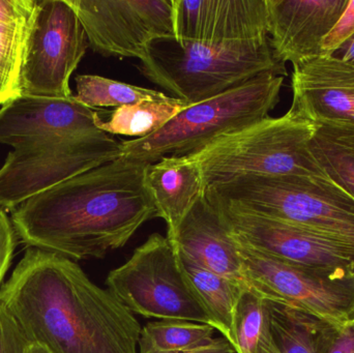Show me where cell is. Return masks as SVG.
<instances>
[{
	"label": "cell",
	"mask_w": 354,
	"mask_h": 353,
	"mask_svg": "<svg viewBox=\"0 0 354 353\" xmlns=\"http://www.w3.org/2000/svg\"><path fill=\"white\" fill-rule=\"evenodd\" d=\"M108 290L133 314L160 321H185L210 325L189 290L174 245L159 233L110 271Z\"/></svg>",
	"instance_id": "8"
},
{
	"label": "cell",
	"mask_w": 354,
	"mask_h": 353,
	"mask_svg": "<svg viewBox=\"0 0 354 353\" xmlns=\"http://www.w3.org/2000/svg\"><path fill=\"white\" fill-rule=\"evenodd\" d=\"M95 53L145 59L149 45L176 37L174 0H70Z\"/></svg>",
	"instance_id": "12"
},
{
	"label": "cell",
	"mask_w": 354,
	"mask_h": 353,
	"mask_svg": "<svg viewBox=\"0 0 354 353\" xmlns=\"http://www.w3.org/2000/svg\"><path fill=\"white\" fill-rule=\"evenodd\" d=\"M28 344L16 323L0 306V353H24Z\"/></svg>",
	"instance_id": "28"
},
{
	"label": "cell",
	"mask_w": 354,
	"mask_h": 353,
	"mask_svg": "<svg viewBox=\"0 0 354 353\" xmlns=\"http://www.w3.org/2000/svg\"><path fill=\"white\" fill-rule=\"evenodd\" d=\"M149 166L122 155L31 197L12 211L17 238L73 261L122 248L158 218L145 184Z\"/></svg>",
	"instance_id": "2"
},
{
	"label": "cell",
	"mask_w": 354,
	"mask_h": 353,
	"mask_svg": "<svg viewBox=\"0 0 354 353\" xmlns=\"http://www.w3.org/2000/svg\"><path fill=\"white\" fill-rule=\"evenodd\" d=\"M270 302V300H268ZM272 347L266 353H324L338 327L270 302Z\"/></svg>",
	"instance_id": "20"
},
{
	"label": "cell",
	"mask_w": 354,
	"mask_h": 353,
	"mask_svg": "<svg viewBox=\"0 0 354 353\" xmlns=\"http://www.w3.org/2000/svg\"><path fill=\"white\" fill-rule=\"evenodd\" d=\"M183 278L210 321L234 347V316L239 298L245 286L200 267L177 252Z\"/></svg>",
	"instance_id": "19"
},
{
	"label": "cell",
	"mask_w": 354,
	"mask_h": 353,
	"mask_svg": "<svg viewBox=\"0 0 354 353\" xmlns=\"http://www.w3.org/2000/svg\"><path fill=\"white\" fill-rule=\"evenodd\" d=\"M283 82L284 77L266 73L187 106L155 134L122 142L124 157L151 165L164 158L196 153L225 135L268 117L280 102Z\"/></svg>",
	"instance_id": "6"
},
{
	"label": "cell",
	"mask_w": 354,
	"mask_h": 353,
	"mask_svg": "<svg viewBox=\"0 0 354 353\" xmlns=\"http://www.w3.org/2000/svg\"><path fill=\"white\" fill-rule=\"evenodd\" d=\"M24 353H51L43 346L37 344H28Z\"/></svg>",
	"instance_id": "34"
},
{
	"label": "cell",
	"mask_w": 354,
	"mask_h": 353,
	"mask_svg": "<svg viewBox=\"0 0 354 353\" xmlns=\"http://www.w3.org/2000/svg\"><path fill=\"white\" fill-rule=\"evenodd\" d=\"M349 0H266L274 57L295 64L322 55V41Z\"/></svg>",
	"instance_id": "15"
},
{
	"label": "cell",
	"mask_w": 354,
	"mask_h": 353,
	"mask_svg": "<svg viewBox=\"0 0 354 353\" xmlns=\"http://www.w3.org/2000/svg\"><path fill=\"white\" fill-rule=\"evenodd\" d=\"M176 39L220 44L268 37L266 0H174Z\"/></svg>",
	"instance_id": "14"
},
{
	"label": "cell",
	"mask_w": 354,
	"mask_h": 353,
	"mask_svg": "<svg viewBox=\"0 0 354 353\" xmlns=\"http://www.w3.org/2000/svg\"><path fill=\"white\" fill-rule=\"evenodd\" d=\"M354 35V0H349L338 22L322 41V55L332 56Z\"/></svg>",
	"instance_id": "27"
},
{
	"label": "cell",
	"mask_w": 354,
	"mask_h": 353,
	"mask_svg": "<svg viewBox=\"0 0 354 353\" xmlns=\"http://www.w3.org/2000/svg\"><path fill=\"white\" fill-rule=\"evenodd\" d=\"M212 325L185 321H151L141 327L138 353H183L214 341Z\"/></svg>",
	"instance_id": "24"
},
{
	"label": "cell",
	"mask_w": 354,
	"mask_h": 353,
	"mask_svg": "<svg viewBox=\"0 0 354 353\" xmlns=\"http://www.w3.org/2000/svg\"><path fill=\"white\" fill-rule=\"evenodd\" d=\"M237 245L248 289L333 327H346L354 310V278L336 277L287 265Z\"/></svg>",
	"instance_id": "10"
},
{
	"label": "cell",
	"mask_w": 354,
	"mask_h": 353,
	"mask_svg": "<svg viewBox=\"0 0 354 353\" xmlns=\"http://www.w3.org/2000/svg\"><path fill=\"white\" fill-rule=\"evenodd\" d=\"M346 325H354V310L351 312V314L349 315L348 321H347Z\"/></svg>",
	"instance_id": "35"
},
{
	"label": "cell",
	"mask_w": 354,
	"mask_h": 353,
	"mask_svg": "<svg viewBox=\"0 0 354 353\" xmlns=\"http://www.w3.org/2000/svg\"><path fill=\"white\" fill-rule=\"evenodd\" d=\"M209 201L218 209L239 244L287 265L336 277L354 278L351 245L301 226Z\"/></svg>",
	"instance_id": "11"
},
{
	"label": "cell",
	"mask_w": 354,
	"mask_h": 353,
	"mask_svg": "<svg viewBox=\"0 0 354 353\" xmlns=\"http://www.w3.org/2000/svg\"><path fill=\"white\" fill-rule=\"evenodd\" d=\"M37 1L21 14L0 22V105L21 97V74L31 17Z\"/></svg>",
	"instance_id": "23"
},
{
	"label": "cell",
	"mask_w": 354,
	"mask_h": 353,
	"mask_svg": "<svg viewBox=\"0 0 354 353\" xmlns=\"http://www.w3.org/2000/svg\"><path fill=\"white\" fill-rule=\"evenodd\" d=\"M89 47L70 0L37 1L21 74L23 97L68 99L70 79Z\"/></svg>",
	"instance_id": "9"
},
{
	"label": "cell",
	"mask_w": 354,
	"mask_h": 353,
	"mask_svg": "<svg viewBox=\"0 0 354 353\" xmlns=\"http://www.w3.org/2000/svg\"><path fill=\"white\" fill-rule=\"evenodd\" d=\"M209 200L320 232L354 247V198L328 178L241 175L208 187Z\"/></svg>",
	"instance_id": "4"
},
{
	"label": "cell",
	"mask_w": 354,
	"mask_h": 353,
	"mask_svg": "<svg viewBox=\"0 0 354 353\" xmlns=\"http://www.w3.org/2000/svg\"><path fill=\"white\" fill-rule=\"evenodd\" d=\"M151 82L187 106L234 88L266 73L286 76L285 64L274 57L270 37L208 44L163 37L149 45L137 64Z\"/></svg>",
	"instance_id": "3"
},
{
	"label": "cell",
	"mask_w": 354,
	"mask_h": 353,
	"mask_svg": "<svg viewBox=\"0 0 354 353\" xmlns=\"http://www.w3.org/2000/svg\"><path fill=\"white\" fill-rule=\"evenodd\" d=\"M183 353H237L228 340L224 337L214 338V341L206 345L199 346Z\"/></svg>",
	"instance_id": "32"
},
{
	"label": "cell",
	"mask_w": 354,
	"mask_h": 353,
	"mask_svg": "<svg viewBox=\"0 0 354 353\" xmlns=\"http://www.w3.org/2000/svg\"><path fill=\"white\" fill-rule=\"evenodd\" d=\"M187 104L172 97L169 101H142L133 105L116 108L108 120H97L100 130L109 135L145 138L163 128Z\"/></svg>",
	"instance_id": "22"
},
{
	"label": "cell",
	"mask_w": 354,
	"mask_h": 353,
	"mask_svg": "<svg viewBox=\"0 0 354 353\" xmlns=\"http://www.w3.org/2000/svg\"><path fill=\"white\" fill-rule=\"evenodd\" d=\"M30 2L31 0H0V22L18 16Z\"/></svg>",
	"instance_id": "31"
},
{
	"label": "cell",
	"mask_w": 354,
	"mask_h": 353,
	"mask_svg": "<svg viewBox=\"0 0 354 353\" xmlns=\"http://www.w3.org/2000/svg\"><path fill=\"white\" fill-rule=\"evenodd\" d=\"M291 109L316 126H354V64L319 55L293 66Z\"/></svg>",
	"instance_id": "13"
},
{
	"label": "cell",
	"mask_w": 354,
	"mask_h": 353,
	"mask_svg": "<svg viewBox=\"0 0 354 353\" xmlns=\"http://www.w3.org/2000/svg\"><path fill=\"white\" fill-rule=\"evenodd\" d=\"M171 244L177 252L200 267L248 288L239 245L205 194L187 213Z\"/></svg>",
	"instance_id": "17"
},
{
	"label": "cell",
	"mask_w": 354,
	"mask_h": 353,
	"mask_svg": "<svg viewBox=\"0 0 354 353\" xmlns=\"http://www.w3.org/2000/svg\"><path fill=\"white\" fill-rule=\"evenodd\" d=\"M334 57L339 58L343 61L348 62V64H354V35H351L336 52H335Z\"/></svg>",
	"instance_id": "33"
},
{
	"label": "cell",
	"mask_w": 354,
	"mask_h": 353,
	"mask_svg": "<svg viewBox=\"0 0 354 353\" xmlns=\"http://www.w3.org/2000/svg\"><path fill=\"white\" fill-rule=\"evenodd\" d=\"M95 109L68 99L21 97L0 109V144L12 149L51 137L100 131Z\"/></svg>",
	"instance_id": "16"
},
{
	"label": "cell",
	"mask_w": 354,
	"mask_h": 353,
	"mask_svg": "<svg viewBox=\"0 0 354 353\" xmlns=\"http://www.w3.org/2000/svg\"><path fill=\"white\" fill-rule=\"evenodd\" d=\"M16 231L12 220L0 207V286L10 269V261L16 248Z\"/></svg>",
	"instance_id": "29"
},
{
	"label": "cell",
	"mask_w": 354,
	"mask_h": 353,
	"mask_svg": "<svg viewBox=\"0 0 354 353\" xmlns=\"http://www.w3.org/2000/svg\"><path fill=\"white\" fill-rule=\"evenodd\" d=\"M145 184L158 218L167 225L166 238L172 242L187 213L205 194L201 172L185 157L164 158L147 167Z\"/></svg>",
	"instance_id": "18"
},
{
	"label": "cell",
	"mask_w": 354,
	"mask_h": 353,
	"mask_svg": "<svg viewBox=\"0 0 354 353\" xmlns=\"http://www.w3.org/2000/svg\"><path fill=\"white\" fill-rule=\"evenodd\" d=\"M324 353H354V325L336 330Z\"/></svg>",
	"instance_id": "30"
},
{
	"label": "cell",
	"mask_w": 354,
	"mask_h": 353,
	"mask_svg": "<svg viewBox=\"0 0 354 353\" xmlns=\"http://www.w3.org/2000/svg\"><path fill=\"white\" fill-rule=\"evenodd\" d=\"M0 306L29 344L51 353H138L135 315L60 255L27 249L0 287Z\"/></svg>",
	"instance_id": "1"
},
{
	"label": "cell",
	"mask_w": 354,
	"mask_h": 353,
	"mask_svg": "<svg viewBox=\"0 0 354 353\" xmlns=\"http://www.w3.org/2000/svg\"><path fill=\"white\" fill-rule=\"evenodd\" d=\"M309 149L328 180L354 198V126H316Z\"/></svg>",
	"instance_id": "21"
},
{
	"label": "cell",
	"mask_w": 354,
	"mask_h": 353,
	"mask_svg": "<svg viewBox=\"0 0 354 353\" xmlns=\"http://www.w3.org/2000/svg\"><path fill=\"white\" fill-rule=\"evenodd\" d=\"M122 155V142L102 130L12 149L0 168V207L14 211L31 197Z\"/></svg>",
	"instance_id": "7"
},
{
	"label": "cell",
	"mask_w": 354,
	"mask_h": 353,
	"mask_svg": "<svg viewBox=\"0 0 354 353\" xmlns=\"http://www.w3.org/2000/svg\"><path fill=\"white\" fill-rule=\"evenodd\" d=\"M316 124L289 110L216 139L185 155L198 166L205 190L241 175H304L328 178L312 155Z\"/></svg>",
	"instance_id": "5"
},
{
	"label": "cell",
	"mask_w": 354,
	"mask_h": 353,
	"mask_svg": "<svg viewBox=\"0 0 354 353\" xmlns=\"http://www.w3.org/2000/svg\"><path fill=\"white\" fill-rule=\"evenodd\" d=\"M75 81L77 90L75 97L91 109L120 108L142 101L163 102L172 99L162 91L112 80L97 75H79Z\"/></svg>",
	"instance_id": "25"
},
{
	"label": "cell",
	"mask_w": 354,
	"mask_h": 353,
	"mask_svg": "<svg viewBox=\"0 0 354 353\" xmlns=\"http://www.w3.org/2000/svg\"><path fill=\"white\" fill-rule=\"evenodd\" d=\"M272 343L270 302L245 289L235 311L234 350L237 353H266Z\"/></svg>",
	"instance_id": "26"
}]
</instances>
